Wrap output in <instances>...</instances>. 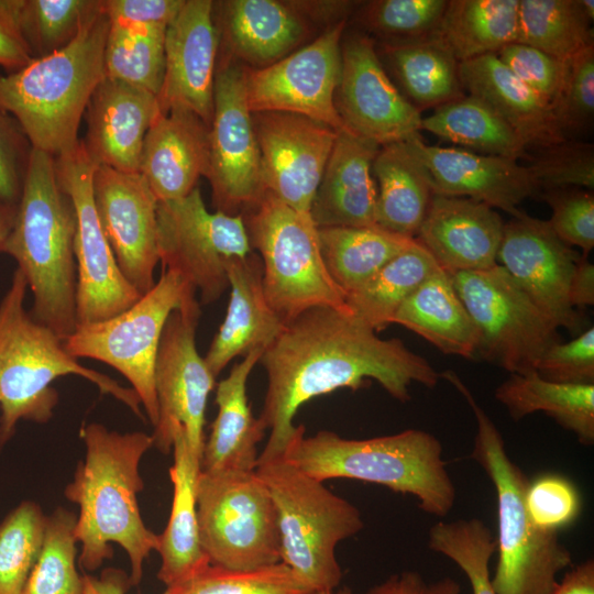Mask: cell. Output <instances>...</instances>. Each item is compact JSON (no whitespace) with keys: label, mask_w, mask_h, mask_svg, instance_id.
I'll list each match as a JSON object with an SVG mask.
<instances>
[{"label":"cell","mask_w":594,"mask_h":594,"mask_svg":"<svg viewBox=\"0 0 594 594\" xmlns=\"http://www.w3.org/2000/svg\"><path fill=\"white\" fill-rule=\"evenodd\" d=\"M248 67L233 57L217 68L213 114L209 128V162L205 177L217 211L241 215L263 196L261 158L245 90Z\"/></svg>","instance_id":"9a60e30c"},{"label":"cell","mask_w":594,"mask_h":594,"mask_svg":"<svg viewBox=\"0 0 594 594\" xmlns=\"http://www.w3.org/2000/svg\"><path fill=\"white\" fill-rule=\"evenodd\" d=\"M26 279L16 268L0 301V446L13 435L20 420L51 419L58 402L51 384L70 374L90 381L101 393L112 395L143 417L140 398L132 388L85 367L66 351L53 330L26 311Z\"/></svg>","instance_id":"52a82bcc"},{"label":"cell","mask_w":594,"mask_h":594,"mask_svg":"<svg viewBox=\"0 0 594 594\" xmlns=\"http://www.w3.org/2000/svg\"><path fill=\"white\" fill-rule=\"evenodd\" d=\"M569 299L574 309L594 305V265L586 254H581L576 263L570 283Z\"/></svg>","instance_id":"94428289"},{"label":"cell","mask_w":594,"mask_h":594,"mask_svg":"<svg viewBox=\"0 0 594 594\" xmlns=\"http://www.w3.org/2000/svg\"><path fill=\"white\" fill-rule=\"evenodd\" d=\"M222 13L230 52L258 68L287 56L306 34L302 14L292 2L232 0L223 2Z\"/></svg>","instance_id":"d6a6232c"},{"label":"cell","mask_w":594,"mask_h":594,"mask_svg":"<svg viewBox=\"0 0 594 594\" xmlns=\"http://www.w3.org/2000/svg\"><path fill=\"white\" fill-rule=\"evenodd\" d=\"M334 103L343 129L378 146L421 130L420 112L394 85L367 35H352L341 45Z\"/></svg>","instance_id":"ac0fdd59"},{"label":"cell","mask_w":594,"mask_h":594,"mask_svg":"<svg viewBox=\"0 0 594 594\" xmlns=\"http://www.w3.org/2000/svg\"><path fill=\"white\" fill-rule=\"evenodd\" d=\"M157 244L162 270L178 273L204 305L229 287L230 264L253 252L242 215L210 212L198 187L157 204Z\"/></svg>","instance_id":"4fadbf2b"},{"label":"cell","mask_w":594,"mask_h":594,"mask_svg":"<svg viewBox=\"0 0 594 594\" xmlns=\"http://www.w3.org/2000/svg\"><path fill=\"white\" fill-rule=\"evenodd\" d=\"M262 278V261L255 252L228 268V309L204 358L215 378L234 358L265 350L285 327L265 297Z\"/></svg>","instance_id":"83f0119b"},{"label":"cell","mask_w":594,"mask_h":594,"mask_svg":"<svg viewBox=\"0 0 594 594\" xmlns=\"http://www.w3.org/2000/svg\"><path fill=\"white\" fill-rule=\"evenodd\" d=\"M274 503L280 562L314 593L340 586L339 542L363 527L360 509L288 461L284 452L262 451L255 466Z\"/></svg>","instance_id":"ba28073f"},{"label":"cell","mask_w":594,"mask_h":594,"mask_svg":"<svg viewBox=\"0 0 594 594\" xmlns=\"http://www.w3.org/2000/svg\"><path fill=\"white\" fill-rule=\"evenodd\" d=\"M77 517L63 507L47 518L38 558L23 594H82V576L76 569Z\"/></svg>","instance_id":"ee69618b"},{"label":"cell","mask_w":594,"mask_h":594,"mask_svg":"<svg viewBox=\"0 0 594 594\" xmlns=\"http://www.w3.org/2000/svg\"><path fill=\"white\" fill-rule=\"evenodd\" d=\"M252 119L264 190L309 212L338 131L289 112H255Z\"/></svg>","instance_id":"44dd1931"},{"label":"cell","mask_w":594,"mask_h":594,"mask_svg":"<svg viewBox=\"0 0 594 594\" xmlns=\"http://www.w3.org/2000/svg\"><path fill=\"white\" fill-rule=\"evenodd\" d=\"M213 2L185 0L165 32V73L160 109H185L210 127L219 36Z\"/></svg>","instance_id":"7402d4cb"},{"label":"cell","mask_w":594,"mask_h":594,"mask_svg":"<svg viewBox=\"0 0 594 594\" xmlns=\"http://www.w3.org/2000/svg\"><path fill=\"white\" fill-rule=\"evenodd\" d=\"M75 233V207L58 185L55 158L32 148L3 253L32 290L31 316L63 341L77 327Z\"/></svg>","instance_id":"3957f363"},{"label":"cell","mask_w":594,"mask_h":594,"mask_svg":"<svg viewBox=\"0 0 594 594\" xmlns=\"http://www.w3.org/2000/svg\"><path fill=\"white\" fill-rule=\"evenodd\" d=\"M242 217L251 248L260 253L265 297L285 323L316 307L350 311L324 265L309 212L264 191Z\"/></svg>","instance_id":"9c48e42d"},{"label":"cell","mask_w":594,"mask_h":594,"mask_svg":"<svg viewBox=\"0 0 594 594\" xmlns=\"http://www.w3.org/2000/svg\"><path fill=\"white\" fill-rule=\"evenodd\" d=\"M172 450V508L166 528L158 535L157 548L161 556L157 578L166 587L187 581L210 564L200 544L197 520L196 481L200 461L190 452L182 428L174 433Z\"/></svg>","instance_id":"4dcf8cb0"},{"label":"cell","mask_w":594,"mask_h":594,"mask_svg":"<svg viewBox=\"0 0 594 594\" xmlns=\"http://www.w3.org/2000/svg\"><path fill=\"white\" fill-rule=\"evenodd\" d=\"M185 0H102L109 24L135 29H167Z\"/></svg>","instance_id":"6f0895ef"},{"label":"cell","mask_w":594,"mask_h":594,"mask_svg":"<svg viewBox=\"0 0 594 594\" xmlns=\"http://www.w3.org/2000/svg\"><path fill=\"white\" fill-rule=\"evenodd\" d=\"M450 277L477 329L483 359L524 374L535 371L540 356L561 341L559 329L501 265Z\"/></svg>","instance_id":"7c38bea8"},{"label":"cell","mask_w":594,"mask_h":594,"mask_svg":"<svg viewBox=\"0 0 594 594\" xmlns=\"http://www.w3.org/2000/svg\"><path fill=\"white\" fill-rule=\"evenodd\" d=\"M447 0H376L360 12L362 24L384 44L408 43L436 35Z\"/></svg>","instance_id":"c3c4849f"},{"label":"cell","mask_w":594,"mask_h":594,"mask_svg":"<svg viewBox=\"0 0 594 594\" xmlns=\"http://www.w3.org/2000/svg\"><path fill=\"white\" fill-rule=\"evenodd\" d=\"M16 207L0 204V253H3L7 239L12 230Z\"/></svg>","instance_id":"e7e4bbea"},{"label":"cell","mask_w":594,"mask_h":594,"mask_svg":"<svg viewBox=\"0 0 594 594\" xmlns=\"http://www.w3.org/2000/svg\"><path fill=\"white\" fill-rule=\"evenodd\" d=\"M196 505L210 564L249 570L280 562L276 509L255 471H200Z\"/></svg>","instance_id":"8fae6325"},{"label":"cell","mask_w":594,"mask_h":594,"mask_svg":"<svg viewBox=\"0 0 594 594\" xmlns=\"http://www.w3.org/2000/svg\"><path fill=\"white\" fill-rule=\"evenodd\" d=\"M97 166L81 140L74 150L55 158L58 185L76 211L77 324L111 318L141 297L120 272L101 229L92 191Z\"/></svg>","instance_id":"5bb4252c"},{"label":"cell","mask_w":594,"mask_h":594,"mask_svg":"<svg viewBox=\"0 0 594 594\" xmlns=\"http://www.w3.org/2000/svg\"><path fill=\"white\" fill-rule=\"evenodd\" d=\"M438 268L430 253L415 239L369 282L349 293L346 306L359 320L380 332L392 324L399 306Z\"/></svg>","instance_id":"60d3db41"},{"label":"cell","mask_w":594,"mask_h":594,"mask_svg":"<svg viewBox=\"0 0 594 594\" xmlns=\"http://www.w3.org/2000/svg\"><path fill=\"white\" fill-rule=\"evenodd\" d=\"M470 406L476 432L470 459L491 480L497 503V563L491 582L496 594H551L572 554L558 532L540 529L526 506L529 481L510 459L502 433L472 392L451 370L440 373Z\"/></svg>","instance_id":"8992f818"},{"label":"cell","mask_w":594,"mask_h":594,"mask_svg":"<svg viewBox=\"0 0 594 594\" xmlns=\"http://www.w3.org/2000/svg\"><path fill=\"white\" fill-rule=\"evenodd\" d=\"M14 11L15 0H0V66L11 72L33 59L18 30Z\"/></svg>","instance_id":"91938a15"},{"label":"cell","mask_w":594,"mask_h":594,"mask_svg":"<svg viewBox=\"0 0 594 594\" xmlns=\"http://www.w3.org/2000/svg\"><path fill=\"white\" fill-rule=\"evenodd\" d=\"M86 457L76 469L65 496L79 506L75 527L81 544L79 564L95 571L113 556L111 543L120 544L131 562L130 584L142 579L143 562L158 548V535L142 520L138 494L144 483L140 462L153 447L152 435L119 433L92 422L81 429Z\"/></svg>","instance_id":"7a4b0ae2"},{"label":"cell","mask_w":594,"mask_h":594,"mask_svg":"<svg viewBox=\"0 0 594 594\" xmlns=\"http://www.w3.org/2000/svg\"><path fill=\"white\" fill-rule=\"evenodd\" d=\"M101 0H15V23L33 58L53 54L78 35Z\"/></svg>","instance_id":"7bdbcfd3"},{"label":"cell","mask_w":594,"mask_h":594,"mask_svg":"<svg viewBox=\"0 0 594 594\" xmlns=\"http://www.w3.org/2000/svg\"><path fill=\"white\" fill-rule=\"evenodd\" d=\"M316 594H353L352 593V590L348 586H339L337 590L334 591H330V592H320V593H316Z\"/></svg>","instance_id":"03108f58"},{"label":"cell","mask_w":594,"mask_h":594,"mask_svg":"<svg viewBox=\"0 0 594 594\" xmlns=\"http://www.w3.org/2000/svg\"><path fill=\"white\" fill-rule=\"evenodd\" d=\"M345 20L329 26L306 46L261 68H248L245 90L252 113L289 112L343 129L334 97L341 74Z\"/></svg>","instance_id":"e0dca14e"},{"label":"cell","mask_w":594,"mask_h":594,"mask_svg":"<svg viewBox=\"0 0 594 594\" xmlns=\"http://www.w3.org/2000/svg\"><path fill=\"white\" fill-rule=\"evenodd\" d=\"M129 584L121 570L106 569L99 578L82 576V594H127Z\"/></svg>","instance_id":"be15d7a7"},{"label":"cell","mask_w":594,"mask_h":594,"mask_svg":"<svg viewBox=\"0 0 594 594\" xmlns=\"http://www.w3.org/2000/svg\"><path fill=\"white\" fill-rule=\"evenodd\" d=\"M200 302L170 314L163 330L154 371L158 418L153 446L168 453L174 433L182 428L190 452L201 460L205 413L215 377L196 346Z\"/></svg>","instance_id":"2e32d148"},{"label":"cell","mask_w":594,"mask_h":594,"mask_svg":"<svg viewBox=\"0 0 594 594\" xmlns=\"http://www.w3.org/2000/svg\"><path fill=\"white\" fill-rule=\"evenodd\" d=\"M494 396L516 421L541 411L574 433L580 443H594V384L556 383L531 371L510 374Z\"/></svg>","instance_id":"e575fe53"},{"label":"cell","mask_w":594,"mask_h":594,"mask_svg":"<svg viewBox=\"0 0 594 594\" xmlns=\"http://www.w3.org/2000/svg\"><path fill=\"white\" fill-rule=\"evenodd\" d=\"M383 53L405 98L419 112L465 95L459 62L436 35L408 43H383Z\"/></svg>","instance_id":"d590c367"},{"label":"cell","mask_w":594,"mask_h":594,"mask_svg":"<svg viewBox=\"0 0 594 594\" xmlns=\"http://www.w3.org/2000/svg\"><path fill=\"white\" fill-rule=\"evenodd\" d=\"M31 151L19 123L0 108V204L16 207Z\"/></svg>","instance_id":"9f6ffc18"},{"label":"cell","mask_w":594,"mask_h":594,"mask_svg":"<svg viewBox=\"0 0 594 594\" xmlns=\"http://www.w3.org/2000/svg\"><path fill=\"white\" fill-rule=\"evenodd\" d=\"M527 166L538 191L570 187L593 190L594 145L582 140H563L536 150Z\"/></svg>","instance_id":"f907efd6"},{"label":"cell","mask_w":594,"mask_h":594,"mask_svg":"<svg viewBox=\"0 0 594 594\" xmlns=\"http://www.w3.org/2000/svg\"><path fill=\"white\" fill-rule=\"evenodd\" d=\"M535 371L556 383L594 384V328L590 327L569 342L552 344L537 361Z\"/></svg>","instance_id":"11a10c76"},{"label":"cell","mask_w":594,"mask_h":594,"mask_svg":"<svg viewBox=\"0 0 594 594\" xmlns=\"http://www.w3.org/2000/svg\"><path fill=\"white\" fill-rule=\"evenodd\" d=\"M593 0H519L517 43L568 61L593 41Z\"/></svg>","instance_id":"ab89813d"},{"label":"cell","mask_w":594,"mask_h":594,"mask_svg":"<svg viewBox=\"0 0 594 594\" xmlns=\"http://www.w3.org/2000/svg\"><path fill=\"white\" fill-rule=\"evenodd\" d=\"M421 130L476 153L529 160L516 132L488 105L469 94L422 118Z\"/></svg>","instance_id":"f35d334b"},{"label":"cell","mask_w":594,"mask_h":594,"mask_svg":"<svg viewBox=\"0 0 594 594\" xmlns=\"http://www.w3.org/2000/svg\"><path fill=\"white\" fill-rule=\"evenodd\" d=\"M160 112L157 96L105 77L87 106L81 141L98 165L139 173L145 135Z\"/></svg>","instance_id":"d4e9b609"},{"label":"cell","mask_w":594,"mask_h":594,"mask_svg":"<svg viewBox=\"0 0 594 594\" xmlns=\"http://www.w3.org/2000/svg\"><path fill=\"white\" fill-rule=\"evenodd\" d=\"M551 110L565 140H579V135L593 128L594 43L568 59L564 79Z\"/></svg>","instance_id":"681fc988"},{"label":"cell","mask_w":594,"mask_h":594,"mask_svg":"<svg viewBox=\"0 0 594 594\" xmlns=\"http://www.w3.org/2000/svg\"><path fill=\"white\" fill-rule=\"evenodd\" d=\"M581 496L575 485L558 474H544L528 483L526 506L532 521L542 530L558 532L581 513Z\"/></svg>","instance_id":"f5cc1de1"},{"label":"cell","mask_w":594,"mask_h":594,"mask_svg":"<svg viewBox=\"0 0 594 594\" xmlns=\"http://www.w3.org/2000/svg\"><path fill=\"white\" fill-rule=\"evenodd\" d=\"M163 594H316L283 562L249 570L208 564Z\"/></svg>","instance_id":"7dc6e473"},{"label":"cell","mask_w":594,"mask_h":594,"mask_svg":"<svg viewBox=\"0 0 594 594\" xmlns=\"http://www.w3.org/2000/svg\"><path fill=\"white\" fill-rule=\"evenodd\" d=\"M264 350L251 351L217 385L218 414L200 460V471H254L265 435L248 400L246 383Z\"/></svg>","instance_id":"f546056e"},{"label":"cell","mask_w":594,"mask_h":594,"mask_svg":"<svg viewBox=\"0 0 594 594\" xmlns=\"http://www.w3.org/2000/svg\"><path fill=\"white\" fill-rule=\"evenodd\" d=\"M209 125L185 109L160 112L148 129L139 173L158 202L177 200L197 187L209 162Z\"/></svg>","instance_id":"484cf974"},{"label":"cell","mask_w":594,"mask_h":594,"mask_svg":"<svg viewBox=\"0 0 594 594\" xmlns=\"http://www.w3.org/2000/svg\"><path fill=\"white\" fill-rule=\"evenodd\" d=\"M580 256L553 232L548 220L521 212L504 224L497 264L558 329L572 332L582 328V318L569 299Z\"/></svg>","instance_id":"ffe728a7"},{"label":"cell","mask_w":594,"mask_h":594,"mask_svg":"<svg viewBox=\"0 0 594 594\" xmlns=\"http://www.w3.org/2000/svg\"><path fill=\"white\" fill-rule=\"evenodd\" d=\"M428 547L462 570L472 594H496L490 571L496 539L481 519L440 520L433 524L428 534Z\"/></svg>","instance_id":"f6af8a7d"},{"label":"cell","mask_w":594,"mask_h":594,"mask_svg":"<svg viewBox=\"0 0 594 594\" xmlns=\"http://www.w3.org/2000/svg\"><path fill=\"white\" fill-rule=\"evenodd\" d=\"M378 148L346 129L338 131L309 211L317 228L376 226L372 164Z\"/></svg>","instance_id":"4316f807"},{"label":"cell","mask_w":594,"mask_h":594,"mask_svg":"<svg viewBox=\"0 0 594 594\" xmlns=\"http://www.w3.org/2000/svg\"><path fill=\"white\" fill-rule=\"evenodd\" d=\"M108 32L100 8L64 48L0 74V108L15 119L32 148L56 158L78 144L80 121L105 78Z\"/></svg>","instance_id":"5b68a950"},{"label":"cell","mask_w":594,"mask_h":594,"mask_svg":"<svg viewBox=\"0 0 594 594\" xmlns=\"http://www.w3.org/2000/svg\"><path fill=\"white\" fill-rule=\"evenodd\" d=\"M541 198L551 209L548 220L553 232L568 245L588 255L594 246L593 190L570 187L546 190Z\"/></svg>","instance_id":"816d5d0a"},{"label":"cell","mask_w":594,"mask_h":594,"mask_svg":"<svg viewBox=\"0 0 594 594\" xmlns=\"http://www.w3.org/2000/svg\"><path fill=\"white\" fill-rule=\"evenodd\" d=\"M459 75L464 91L488 105L527 148L565 140L550 103L519 80L495 53L460 62Z\"/></svg>","instance_id":"f1b7e54d"},{"label":"cell","mask_w":594,"mask_h":594,"mask_svg":"<svg viewBox=\"0 0 594 594\" xmlns=\"http://www.w3.org/2000/svg\"><path fill=\"white\" fill-rule=\"evenodd\" d=\"M97 216L127 282L142 296L156 283L157 204L140 173L98 165L92 178Z\"/></svg>","instance_id":"d6986e66"},{"label":"cell","mask_w":594,"mask_h":594,"mask_svg":"<svg viewBox=\"0 0 594 594\" xmlns=\"http://www.w3.org/2000/svg\"><path fill=\"white\" fill-rule=\"evenodd\" d=\"M46 516L23 502L0 524V594H23L38 558Z\"/></svg>","instance_id":"bcb514c9"},{"label":"cell","mask_w":594,"mask_h":594,"mask_svg":"<svg viewBox=\"0 0 594 594\" xmlns=\"http://www.w3.org/2000/svg\"><path fill=\"white\" fill-rule=\"evenodd\" d=\"M551 594H594V561L572 565Z\"/></svg>","instance_id":"6125c7cd"},{"label":"cell","mask_w":594,"mask_h":594,"mask_svg":"<svg viewBox=\"0 0 594 594\" xmlns=\"http://www.w3.org/2000/svg\"><path fill=\"white\" fill-rule=\"evenodd\" d=\"M377 183L376 226L416 238L433 189L428 170L406 141L380 146L372 164Z\"/></svg>","instance_id":"836d02e7"},{"label":"cell","mask_w":594,"mask_h":594,"mask_svg":"<svg viewBox=\"0 0 594 594\" xmlns=\"http://www.w3.org/2000/svg\"><path fill=\"white\" fill-rule=\"evenodd\" d=\"M165 32L109 24L105 77L158 96L165 73Z\"/></svg>","instance_id":"b9f144b4"},{"label":"cell","mask_w":594,"mask_h":594,"mask_svg":"<svg viewBox=\"0 0 594 594\" xmlns=\"http://www.w3.org/2000/svg\"><path fill=\"white\" fill-rule=\"evenodd\" d=\"M505 222L488 205L468 197L433 194L415 238L448 274L497 264Z\"/></svg>","instance_id":"cb8c5ba5"},{"label":"cell","mask_w":594,"mask_h":594,"mask_svg":"<svg viewBox=\"0 0 594 594\" xmlns=\"http://www.w3.org/2000/svg\"><path fill=\"white\" fill-rule=\"evenodd\" d=\"M318 238L324 265L345 296L415 242L378 226L318 228Z\"/></svg>","instance_id":"8d00e7d4"},{"label":"cell","mask_w":594,"mask_h":594,"mask_svg":"<svg viewBox=\"0 0 594 594\" xmlns=\"http://www.w3.org/2000/svg\"><path fill=\"white\" fill-rule=\"evenodd\" d=\"M392 323L411 330L444 354L471 359L477 353V329L450 275L441 268L405 299Z\"/></svg>","instance_id":"1f68e13d"},{"label":"cell","mask_w":594,"mask_h":594,"mask_svg":"<svg viewBox=\"0 0 594 594\" xmlns=\"http://www.w3.org/2000/svg\"><path fill=\"white\" fill-rule=\"evenodd\" d=\"M519 0H449L436 36L460 63L516 42Z\"/></svg>","instance_id":"74e56055"},{"label":"cell","mask_w":594,"mask_h":594,"mask_svg":"<svg viewBox=\"0 0 594 594\" xmlns=\"http://www.w3.org/2000/svg\"><path fill=\"white\" fill-rule=\"evenodd\" d=\"M405 141L428 170L433 194L472 198L515 217L522 212L518 205L538 193L517 160L430 145L419 133Z\"/></svg>","instance_id":"603a6c76"},{"label":"cell","mask_w":594,"mask_h":594,"mask_svg":"<svg viewBox=\"0 0 594 594\" xmlns=\"http://www.w3.org/2000/svg\"><path fill=\"white\" fill-rule=\"evenodd\" d=\"M284 454L318 481L351 479L383 485L415 496L422 512L437 517H446L455 503L457 490L442 444L421 429L348 439L329 430L306 437L305 427L299 425Z\"/></svg>","instance_id":"277c9868"},{"label":"cell","mask_w":594,"mask_h":594,"mask_svg":"<svg viewBox=\"0 0 594 594\" xmlns=\"http://www.w3.org/2000/svg\"><path fill=\"white\" fill-rule=\"evenodd\" d=\"M258 363L267 376L262 427L270 430L263 451L284 452L296 432L298 409L312 398L339 388L356 391L376 381L393 398L406 403L409 387L433 388L435 367L397 338L382 339L351 311L308 309L285 323Z\"/></svg>","instance_id":"6da1fadb"},{"label":"cell","mask_w":594,"mask_h":594,"mask_svg":"<svg viewBox=\"0 0 594 594\" xmlns=\"http://www.w3.org/2000/svg\"><path fill=\"white\" fill-rule=\"evenodd\" d=\"M366 594H463L458 581L442 578L428 582L417 571L406 570L370 587Z\"/></svg>","instance_id":"680465c9"},{"label":"cell","mask_w":594,"mask_h":594,"mask_svg":"<svg viewBox=\"0 0 594 594\" xmlns=\"http://www.w3.org/2000/svg\"><path fill=\"white\" fill-rule=\"evenodd\" d=\"M525 85L551 106L564 79L566 62L522 43H510L495 53Z\"/></svg>","instance_id":"db71d44e"},{"label":"cell","mask_w":594,"mask_h":594,"mask_svg":"<svg viewBox=\"0 0 594 594\" xmlns=\"http://www.w3.org/2000/svg\"><path fill=\"white\" fill-rule=\"evenodd\" d=\"M196 301V290L178 273L162 270L155 285L132 306L106 320L77 324L64 346L75 359L97 360L120 372L155 426L154 371L163 330L173 311Z\"/></svg>","instance_id":"30bf717a"}]
</instances>
